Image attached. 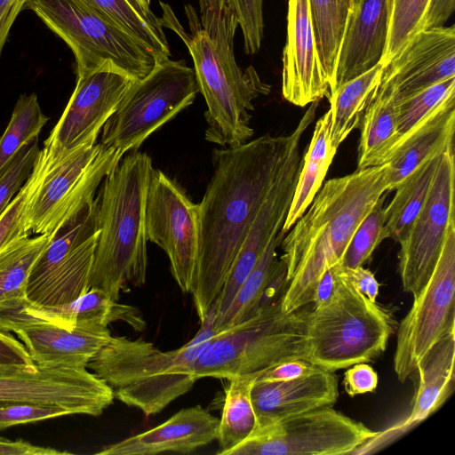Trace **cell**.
Here are the masks:
<instances>
[{
	"label": "cell",
	"mask_w": 455,
	"mask_h": 455,
	"mask_svg": "<svg viewBox=\"0 0 455 455\" xmlns=\"http://www.w3.org/2000/svg\"><path fill=\"white\" fill-rule=\"evenodd\" d=\"M286 140L267 133L212 151L213 174L198 204V255L190 292L200 321L222 290L275 179Z\"/></svg>",
	"instance_id": "obj_1"
},
{
	"label": "cell",
	"mask_w": 455,
	"mask_h": 455,
	"mask_svg": "<svg viewBox=\"0 0 455 455\" xmlns=\"http://www.w3.org/2000/svg\"><path fill=\"white\" fill-rule=\"evenodd\" d=\"M387 193V164L329 180L283 238L286 287L281 308L289 313L312 303L323 272L342 262L362 220Z\"/></svg>",
	"instance_id": "obj_2"
},
{
	"label": "cell",
	"mask_w": 455,
	"mask_h": 455,
	"mask_svg": "<svg viewBox=\"0 0 455 455\" xmlns=\"http://www.w3.org/2000/svg\"><path fill=\"white\" fill-rule=\"evenodd\" d=\"M198 18L185 7L190 32L164 12L163 26L174 30L186 44L207 110L204 137L222 148L243 145L252 137L253 101L267 95L271 86L261 80L252 66L242 69L235 58L234 38L238 25L228 0H199Z\"/></svg>",
	"instance_id": "obj_3"
},
{
	"label": "cell",
	"mask_w": 455,
	"mask_h": 455,
	"mask_svg": "<svg viewBox=\"0 0 455 455\" xmlns=\"http://www.w3.org/2000/svg\"><path fill=\"white\" fill-rule=\"evenodd\" d=\"M153 170L147 153L132 151L107 174L97 196L99 232L89 287L115 300L146 282L145 204Z\"/></svg>",
	"instance_id": "obj_4"
},
{
	"label": "cell",
	"mask_w": 455,
	"mask_h": 455,
	"mask_svg": "<svg viewBox=\"0 0 455 455\" xmlns=\"http://www.w3.org/2000/svg\"><path fill=\"white\" fill-rule=\"evenodd\" d=\"M215 318L214 302L193 339L170 351H162L141 339L112 336L87 368L112 388L115 398L146 416L157 414L196 383L193 366L218 332Z\"/></svg>",
	"instance_id": "obj_5"
},
{
	"label": "cell",
	"mask_w": 455,
	"mask_h": 455,
	"mask_svg": "<svg viewBox=\"0 0 455 455\" xmlns=\"http://www.w3.org/2000/svg\"><path fill=\"white\" fill-rule=\"evenodd\" d=\"M308 305L286 313L281 297L262 305L248 319L219 331L193 366L196 379L255 374L283 361H308Z\"/></svg>",
	"instance_id": "obj_6"
},
{
	"label": "cell",
	"mask_w": 455,
	"mask_h": 455,
	"mask_svg": "<svg viewBox=\"0 0 455 455\" xmlns=\"http://www.w3.org/2000/svg\"><path fill=\"white\" fill-rule=\"evenodd\" d=\"M335 270L334 296L324 307H312L307 322L308 362L331 371L372 361L393 333L387 313Z\"/></svg>",
	"instance_id": "obj_7"
},
{
	"label": "cell",
	"mask_w": 455,
	"mask_h": 455,
	"mask_svg": "<svg viewBox=\"0 0 455 455\" xmlns=\"http://www.w3.org/2000/svg\"><path fill=\"white\" fill-rule=\"evenodd\" d=\"M26 8L68 45L76 78L111 65L140 80L159 62L127 32L77 0H30Z\"/></svg>",
	"instance_id": "obj_8"
},
{
	"label": "cell",
	"mask_w": 455,
	"mask_h": 455,
	"mask_svg": "<svg viewBox=\"0 0 455 455\" xmlns=\"http://www.w3.org/2000/svg\"><path fill=\"white\" fill-rule=\"evenodd\" d=\"M199 86L194 68L184 60L157 62L144 78L134 81L103 126L105 148L136 151L164 124L190 106Z\"/></svg>",
	"instance_id": "obj_9"
},
{
	"label": "cell",
	"mask_w": 455,
	"mask_h": 455,
	"mask_svg": "<svg viewBox=\"0 0 455 455\" xmlns=\"http://www.w3.org/2000/svg\"><path fill=\"white\" fill-rule=\"evenodd\" d=\"M48 148L50 167L27 209L28 235L56 234L94 201L97 188L124 156L100 143L69 152Z\"/></svg>",
	"instance_id": "obj_10"
},
{
	"label": "cell",
	"mask_w": 455,
	"mask_h": 455,
	"mask_svg": "<svg viewBox=\"0 0 455 455\" xmlns=\"http://www.w3.org/2000/svg\"><path fill=\"white\" fill-rule=\"evenodd\" d=\"M378 432L324 406L256 427L226 455L354 454Z\"/></svg>",
	"instance_id": "obj_11"
},
{
	"label": "cell",
	"mask_w": 455,
	"mask_h": 455,
	"mask_svg": "<svg viewBox=\"0 0 455 455\" xmlns=\"http://www.w3.org/2000/svg\"><path fill=\"white\" fill-rule=\"evenodd\" d=\"M98 232L96 197L58 230L36 259L28 279L27 299L54 307L87 292Z\"/></svg>",
	"instance_id": "obj_12"
},
{
	"label": "cell",
	"mask_w": 455,
	"mask_h": 455,
	"mask_svg": "<svg viewBox=\"0 0 455 455\" xmlns=\"http://www.w3.org/2000/svg\"><path fill=\"white\" fill-rule=\"evenodd\" d=\"M451 333H455V223L432 275L399 323L393 358L398 379L411 378L427 352Z\"/></svg>",
	"instance_id": "obj_13"
},
{
	"label": "cell",
	"mask_w": 455,
	"mask_h": 455,
	"mask_svg": "<svg viewBox=\"0 0 455 455\" xmlns=\"http://www.w3.org/2000/svg\"><path fill=\"white\" fill-rule=\"evenodd\" d=\"M316 109L315 104H310L294 130L287 135L275 179L215 300L214 325L223 317L266 246L283 225L302 164L300 142L315 117Z\"/></svg>",
	"instance_id": "obj_14"
},
{
	"label": "cell",
	"mask_w": 455,
	"mask_h": 455,
	"mask_svg": "<svg viewBox=\"0 0 455 455\" xmlns=\"http://www.w3.org/2000/svg\"><path fill=\"white\" fill-rule=\"evenodd\" d=\"M114 399L112 388L86 368L0 364V405L58 406L71 415L100 416Z\"/></svg>",
	"instance_id": "obj_15"
},
{
	"label": "cell",
	"mask_w": 455,
	"mask_h": 455,
	"mask_svg": "<svg viewBox=\"0 0 455 455\" xmlns=\"http://www.w3.org/2000/svg\"><path fill=\"white\" fill-rule=\"evenodd\" d=\"M148 241L161 247L181 291L190 293L199 243L198 204L162 171H152L145 204Z\"/></svg>",
	"instance_id": "obj_16"
},
{
	"label": "cell",
	"mask_w": 455,
	"mask_h": 455,
	"mask_svg": "<svg viewBox=\"0 0 455 455\" xmlns=\"http://www.w3.org/2000/svg\"><path fill=\"white\" fill-rule=\"evenodd\" d=\"M454 150L441 156L427 199L399 243L403 290L417 296L437 264L450 227L455 223Z\"/></svg>",
	"instance_id": "obj_17"
},
{
	"label": "cell",
	"mask_w": 455,
	"mask_h": 455,
	"mask_svg": "<svg viewBox=\"0 0 455 455\" xmlns=\"http://www.w3.org/2000/svg\"><path fill=\"white\" fill-rule=\"evenodd\" d=\"M134 81L111 65L76 78L75 90L44 145L55 152L95 145L100 130Z\"/></svg>",
	"instance_id": "obj_18"
},
{
	"label": "cell",
	"mask_w": 455,
	"mask_h": 455,
	"mask_svg": "<svg viewBox=\"0 0 455 455\" xmlns=\"http://www.w3.org/2000/svg\"><path fill=\"white\" fill-rule=\"evenodd\" d=\"M0 331L14 332L35 364L44 367L87 368L89 361L112 335L96 322L68 330L34 319L10 306H0Z\"/></svg>",
	"instance_id": "obj_19"
},
{
	"label": "cell",
	"mask_w": 455,
	"mask_h": 455,
	"mask_svg": "<svg viewBox=\"0 0 455 455\" xmlns=\"http://www.w3.org/2000/svg\"><path fill=\"white\" fill-rule=\"evenodd\" d=\"M455 77V27L419 32L401 53L382 68L378 90H391L395 100Z\"/></svg>",
	"instance_id": "obj_20"
},
{
	"label": "cell",
	"mask_w": 455,
	"mask_h": 455,
	"mask_svg": "<svg viewBox=\"0 0 455 455\" xmlns=\"http://www.w3.org/2000/svg\"><path fill=\"white\" fill-rule=\"evenodd\" d=\"M282 94L298 107H305L331 94L330 83L317 51L309 0L288 1Z\"/></svg>",
	"instance_id": "obj_21"
},
{
	"label": "cell",
	"mask_w": 455,
	"mask_h": 455,
	"mask_svg": "<svg viewBox=\"0 0 455 455\" xmlns=\"http://www.w3.org/2000/svg\"><path fill=\"white\" fill-rule=\"evenodd\" d=\"M387 0H352L331 92L380 62L387 35Z\"/></svg>",
	"instance_id": "obj_22"
},
{
	"label": "cell",
	"mask_w": 455,
	"mask_h": 455,
	"mask_svg": "<svg viewBox=\"0 0 455 455\" xmlns=\"http://www.w3.org/2000/svg\"><path fill=\"white\" fill-rule=\"evenodd\" d=\"M338 397L339 379L335 371L323 369L287 381L254 380L251 389L257 427L267 426L317 408L331 406Z\"/></svg>",
	"instance_id": "obj_23"
},
{
	"label": "cell",
	"mask_w": 455,
	"mask_h": 455,
	"mask_svg": "<svg viewBox=\"0 0 455 455\" xmlns=\"http://www.w3.org/2000/svg\"><path fill=\"white\" fill-rule=\"evenodd\" d=\"M220 419L201 405L185 408L164 423L104 447L99 455L190 453L217 439Z\"/></svg>",
	"instance_id": "obj_24"
},
{
	"label": "cell",
	"mask_w": 455,
	"mask_h": 455,
	"mask_svg": "<svg viewBox=\"0 0 455 455\" xmlns=\"http://www.w3.org/2000/svg\"><path fill=\"white\" fill-rule=\"evenodd\" d=\"M455 91L395 148L387 164V192L426 160L454 150Z\"/></svg>",
	"instance_id": "obj_25"
},
{
	"label": "cell",
	"mask_w": 455,
	"mask_h": 455,
	"mask_svg": "<svg viewBox=\"0 0 455 455\" xmlns=\"http://www.w3.org/2000/svg\"><path fill=\"white\" fill-rule=\"evenodd\" d=\"M454 363L455 333H451L427 352L411 374L415 387L410 413L385 432L387 438L410 430L444 403L454 389Z\"/></svg>",
	"instance_id": "obj_26"
},
{
	"label": "cell",
	"mask_w": 455,
	"mask_h": 455,
	"mask_svg": "<svg viewBox=\"0 0 455 455\" xmlns=\"http://www.w3.org/2000/svg\"><path fill=\"white\" fill-rule=\"evenodd\" d=\"M382 68L379 63L331 92L330 142L334 149L337 150L351 132L359 127L366 109L377 94Z\"/></svg>",
	"instance_id": "obj_27"
},
{
	"label": "cell",
	"mask_w": 455,
	"mask_h": 455,
	"mask_svg": "<svg viewBox=\"0 0 455 455\" xmlns=\"http://www.w3.org/2000/svg\"><path fill=\"white\" fill-rule=\"evenodd\" d=\"M336 149L330 142V112L315 123L312 139L304 157L292 200L281 231L286 234L302 216L322 187Z\"/></svg>",
	"instance_id": "obj_28"
},
{
	"label": "cell",
	"mask_w": 455,
	"mask_h": 455,
	"mask_svg": "<svg viewBox=\"0 0 455 455\" xmlns=\"http://www.w3.org/2000/svg\"><path fill=\"white\" fill-rule=\"evenodd\" d=\"M359 127L357 169L386 164L398 140L395 98L391 90H378Z\"/></svg>",
	"instance_id": "obj_29"
},
{
	"label": "cell",
	"mask_w": 455,
	"mask_h": 455,
	"mask_svg": "<svg viewBox=\"0 0 455 455\" xmlns=\"http://www.w3.org/2000/svg\"><path fill=\"white\" fill-rule=\"evenodd\" d=\"M442 155L423 162L395 187L383 209L384 239L400 243L405 236L427 199Z\"/></svg>",
	"instance_id": "obj_30"
},
{
	"label": "cell",
	"mask_w": 455,
	"mask_h": 455,
	"mask_svg": "<svg viewBox=\"0 0 455 455\" xmlns=\"http://www.w3.org/2000/svg\"><path fill=\"white\" fill-rule=\"evenodd\" d=\"M114 23L153 52L158 61L171 52L163 20L138 0H77Z\"/></svg>",
	"instance_id": "obj_31"
},
{
	"label": "cell",
	"mask_w": 455,
	"mask_h": 455,
	"mask_svg": "<svg viewBox=\"0 0 455 455\" xmlns=\"http://www.w3.org/2000/svg\"><path fill=\"white\" fill-rule=\"evenodd\" d=\"M284 235L280 230L267 243L228 309L215 324L217 331L248 319L266 304V294L272 290V279L278 262L276 249Z\"/></svg>",
	"instance_id": "obj_32"
},
{
	"label": "cell",
	"mask_w": 455,
	"mask_h": 455,
	"mask_svg": "<svg viewBox=\"0 0 455 455\" xmlns=\"http://www.w3.org/2000/svg\"><path fill=\"white\" fill-rule=\"evenodd\" d=\"M228 380L216 439L220 444L219 455H226L245 440L257 427L251 400L254 374L236 376Z\"/></svg>",
	"instance_id": "obj_33"
},
{
	"label": "cell",
	"mask_w": 455,
	"mask_h": 455,
	"mask_svg": "<svg viewBox=\"0 0 455 455\" xmlns=\"http://www.w3.org/2000/svg\"><path fill=\"white\" fill-rule=\"evenodd\" d=\"M54 235L20 237L0 251V304L27 299L31 269Z\"/></svg>",
	"instance_id": "obj_34"
},
{
	"label": "cell",
	"mask_w": 455,
	"mask_h": 455,
	"mask_svg": "<svg viewBox=\"0 0 455 455\" xmlns=\"http://www.w3.org/2000/svg\"><path fill=\"white\" fill-rule=\"evenodd\" d=\"M351 4L352 0H309L317 51L331 90Z\"/></svg>",
	"instance_id": "obj_35"
},
{
	"label": "cell",
	"mask_w": 455,
	"mask_h": 455,
	"mask_svg": "<svg viewBox=\"0 0 455 455\" xmlns=\"http://www.w3.org/2000/svg\"><path fill=\"white\" fill-rule=\"evenodd\" d=\"M48 120L49 117L41 110L36 93L20 96L0 138V177L20 150L37 138Z\"/></svg>",
	"instance_id": "obj_36"
},
{
	"label": "cell",
	"mask_w": 455,
	"mask_h": 455,
	"mask_svg": "<svg viewBox=\"0 0 455 455\" xmlns=\"http://www.w3.org/2000/svg\"><path fill=\"white\" fill-rule=\"evenodd\" d=\"M51 162L52 151L44 146L38 152L28 178L0 216V251L17 238L30 236L26 230L27 209L44 179Z\"/></svg>",
	"instance_id": "obj_37"
},
{
	"label": "cell",
	"mask_w": 455,
	"mask_h": 455,
	"mask_svg": "<svg viewBox=\"0 0 455 455\" xmlns=\"http://www.w3.org/2000/svg\"><path fill=\"white\" fill-rule=\"evenodd\" d=\"M430 0H387V35L380 64L384 68L423 29Z\"/></svg>",
	"instance_id": "obj_38"
},
{
	"label": "cell",
	"mask_w": 455,
	"mask_h": 455,
	"mask_svg": "<svg viewBox=\"0 0 455 455\" xmlns=\"http://www.w3.org/2000/svg\"><path fill=\"white\" fill-rule=\"evenodd\" d=\"M453 91L455 77L445 79L410 97L395 100L398 132L396 145Z\"/></svg>",
	"instance_id": "obj_39"
},
{
	"label": "cell",
	"mask_w": 455,
	"mask_h": 455,
	"mask_svg": "<svg viewBox=\"0 0 455 455\" xmlns=\"http://www.w3.org/2000/svg\"><path fill=\"white\" fill-rule=\"evenodd\" d=\"M385 194L362 220L355 231L342 259L347 267L363 266L383 241V209Z\"/></svg>",
	"instance_id": "obj_40"
},
{
	"label": "cell",
	"mask_w": 455,
	"mask_h": 455,
	"mask_svg": "<svg viewBox=\"0 0 455 455\" xmlns=\"http://www.w3.org/2000/svg\"><path fill=\"white\" fill-rule=\"evenodd\" d=\"M39 150L36 138L20 150L0 177V216L28 178Z\"/></svg>",
	"instance_id": "obj_41"
},
{
	"label": "cell",
	"mask_w": 455,
	"mask_h": 455,
	"mask_svg": "<svg viewBox=\"0 0 455 455\" xmlns=\"http://www.w3.org/2000/svg\"><path fill=\"white\" fill-rule=\"evenodd\" d=\"M238 20L246 54L257 53L264 35L263 0H228Z\"/></svg>",
	"instance_id": "obj_42"
},
{
	"label": "cell",
	"mask_w": 455,
	"mask_h": 455,
	"mask_svg": "<svg viewBox=\"0 0 455 455\" xmlns=\"http://www.w3.org/2000/svg\"><path fill=\"white\" fill-rule=\"evenodd\" d=\"M71 415L58 406L14 403L0 405V431L20 424L36 422L60 416Z\"/></svg>",
	"instance_id": "obj_43"
},
{
	"label": "cell",
	"mask_w": 455,
	"mask_h": 455,
	"mask_svg": "<svg viewBox=\"0 0 455 455\" xmlns=\"http://www.w3.org/2000/svg\"><path fill=\"white\" fill-rule=\"evenodd\" d=\"M322 368L304 359H291L279 363L254 374L255 381L277 382L294 379L314 373Z\"/></svg>",
	"instance_id": "obj_44"
},
{
	"label": "cell",
	"mask_w": 455,
	"mask_h": 455,
	"mask_svg": "<svg viewBox=\"0 0 455 455\" xmlns=\"http://www.w3.org/2000/svg\"><path fill=\"white\" fill-rule=\"evenodd\" d=\"M379 377L373 368L365 363H358L347 368L343 385L346 393L351 397L374 392L378 387Z\"/></svg>",
	"instance_id": "obj_45"
},
{
	"label": "cell",
	"mask_w": 455,
	"mask_h": 455,
	"mask_svg": "<svg viewBox=\"0 0 455 455\" xmlns=\"http://www.w3.org/2000/svg\"><path fill=\"white\" fill-rule=\"evenodd\" d=\"M335 267L359 292L371 301L376 302L379 283L371 270L363 266L351 267L341 263L335 265Z\"/></svg>",
	"instance_id": "obj_46"
},
{
	"label": "cell",
	"mask_w": 455,
	"mask_h": 455,
	"mask_svg": "<svg viewBox=\"0 0 455 455\" xmlns=\"http://www.w3.org/2000/svg\"><path fill=\"white\" fill-rule=\"evenodd\" d=\"M0 364L33 366L34 362L20 341L10 332L0 331Z\"/></svg>",
	"instance_id": "obj_47"
},
{
	"label": "cell",
	"mask_w": 455,
	"mask_h": 455,
	"mask_svg": "<svg viewBox=\"0 0 455 455\" xmlns=\"http://www.w3.org/2000/svg\"><path fill=\"white\" fill-rule=\"evenodd\" d=\"M29 1L0 0V56L14 21Z\"/></svg>",
	"instance_id": "obj_48"
},
{
	"label": "cell",
	"mask_w": 455,
	"mask_h": 455,
	"mask_svg": "<svg viewBox=\"0 0 455 455\" xmlns=\"http://www.w3.org/2000/svg\"><path fill=\"white\" fill-rule=\"evenodd\" d=\"M70 454L68 451H58L53 448L34 445L22 439L11 441L0 437V455H63Z\"/></svg>",
	"instance_id": "obj_49"
},
{
	"label": "cell",
	"mask_w": 455,
	"mask_h": 455,
	"mask_svg": "<svg viewBox=\"0 0 455 455\" xmlns=\"http://www.w3.org/2000/svg\"><path fill=\"white\" fill-rule=\"evenodd\" d=\"M339 277L334 266L326 269L318 280L313 293V308H320L327 305L338 288Z\"/></svg>",
	"instance_id": "obj_50"
},
{
	"label": "cell",
	"mask_w": 455,
	"mask_h": 455,
	"mask_svg": "<svg viewBox=\"0 0 455 455\" xmlns=\"http://www.w3.org/2000/svg\"><path fill=\"white\" fill-rule=\"evenodd\" d=\"M454 9L455 0H430L422 30L443 27Z\"/></svg>",
	"instance_id": "obj_51"
},
{
	"label": "cell",
	"mask_w": 455,
	"mask_h": 455,
	"mask_svg": "<svg viewBox=\"0 0 455 455\" xmlns=\"http://www.w3.org/2000/svg\"><path fill=\"white\" fill-rule=\"evenodd\" d=\"M141 4L146 7H149L151 0H138Z\"/></svg>",
	"instance_id": "obj_52"
}]
</instances>
